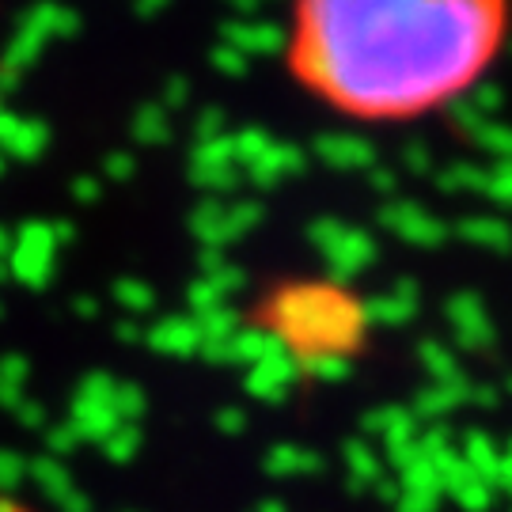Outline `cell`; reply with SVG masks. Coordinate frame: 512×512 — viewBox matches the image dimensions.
<instances>
[{"label":"cell","instance_id":"obj_1","mask_svg":"<svg viewBox=\"0 0 512 512\" xmlns=\"http://www.w3.org/2000/svg\"><path fill=\"white\" fill-rule=\"evenodd\" d=\"M509 12L475 0H315L293 19V73L365 122L452 103L486 73Z\"/></svg>","mask_w":512,"mask_h":512},{"label":"cell","instance_id":"obj_2","mask_svg":"<svg viewBox=\"0 0 512 512\" xmlns=\"http://www.w3.org/2000/svg\"><path fill=\"white\" fill-rule=\"evenodd\" d=\"M277 338H289L300 361L311 357H342L361 338V311L338 289L300 285L285 289L270 308Z\"/></svg>","mask_w":512,"mask_h":512},{"label":"cell","instance_id":"obj_3","mask_svg":"<svg viewBox=\"0 0 512 512\" xmlns=\"http://www.w3.org/2000/svg\"><path fill=\"white\" fill-rule=\"evenodd\" d=\"M198 342H205L202 323H190V319H167L152 330V346L164 349V353H190Z\"/></svg>","mask_w":512,"mask_h":512},{"label":"cell","instance_id":"obj_4","mask_svg":"<svg viewBox=\"0 0 512 512\" xmlns=\"http://www.w3.org/2000/svg\"><path fill=\"white\" fill-rule=\"evenodd\" d=\"M319 152H323V160H330V164H338V167L368 164V145L365 141H353L346 133L323 137V141H319Z\"/></svg>","mask_w":512,"mask_h":512},{"label":"cell","instance_id":"obj_5","mask_svg":"<svg viewBox=\"0 0 512 512\" xmlns=\"http://www.w3.org/2000/svg\"><path fill=\"white\" fill-rule=\"evenodd\" d=\"M289 376H293V365H289L281 353H274V357H266V361H258L255 365L251 387H255V391H266L270 399H277V391L289 384Z\"/></svg>","mask_w":512,"mask_h":512},{"label":"cell","instance_id":"obj_6","mask_svg":"<svg viewBox=\"0 0 512 512\" xmlns=\"http://www.w3.org/2000/svg\"><path fill=\"white\" fill-rule=\"evenodd\" d=\"M308 452H296V448H277L274 459H270V471L277 475H293V471H308L315 467V459H304Z\"/></svg>","mask_w":512,"mask_h":512},{"label":"cell","instance_id":"obj_7","mask_svg":"<svg viewBox=\"0 0 512 512\" xmlns=\"http://www.w3.org/2000/svg\"><path fill=\"white\" fill-rule=\"evenodd\" d=\"M133 448H137V429H133V425H118V429L107 437L110 459H129Z\"/></svg>","mask_w":512,"mask_h":512},{"label":"cell","instance_id":"obj_8","mask_svg":"<svg viewBox=\"0 0 512 512\" xmlns=\"http://www.w3.org/2000/svg\"><path fill=\"white\" fill-rule=\"evenodd\" d=\"M486 190L494 194L497 202L509 205L512 202V164L501 167V171H494V175H490V183H486Z\"/></svg>","mask_w":512,"mask_h":512},{"label":"cell","instance_id":"obj_9","mask_svg":"<svg viewBox=\"0 0 512 512\" xmlns=\"http://www.w3.org/2000/svg\"><path fill=\"white\" fill-rule=\"evenodd\" d=\"M118 296L126 300V308H148V300H152V293L148 289H141L137 281H118Z\"/></svg>","mask_w":512,"mask_h":512}]
</instances>
